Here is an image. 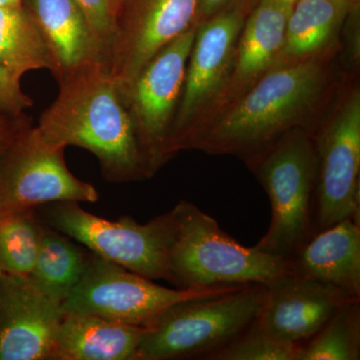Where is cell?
<instances>
[{"label": "cell", "mask_w": 360, "mask_h": 360, "mask_svg": "<svg viewBox=\"0 0 360 360\" xmlns=\"http://www.w3.org/2000/svg\"><path fill=\"white\" fill-rule=\"evenodd\" d=\"M236 0H200L198 18L206 20L229 9Z\"/></svg>", "instance_id": "83f0119b"}, {"label": "cell", "mask_w": 360, "mask_h": 360, "mask_svg": "<svg viewBox=\"0 0 360 360\" xmlns=\"http://www.w3.org/2000/svg\"><path fill=\"white\" fill-rule=\"evenodd\" d=\"M44 221L37 210L0 212V267L4 274L32 272Z\"/></svg>", "instance_id": "7402d4cb"}, {"label": "cell", "mask_w": 360, "mask_h": 360, "mask_svg": "<svg viewBox=\"0 0 360 360\" xmlns=\"http://www.w3.org/2000/svg\"><path fill=\"white\" fill-rule=\"evenodd\" d=\"M65 150L49 143L37 125L25 127L0 158V212L58 201L96 202L98 191L71 174Z\"/></svg>", "instance_id": "52a82bcc"}, {"label": "cell", "mask_w": 360, "mask_h": 360, "mask_svg": "<svg viewBox=\"0 0 360 360\" xmlns=\"http://www.w3.org/2000/svg\"><path fill=\"white\" fill-rule=\"evenodd\" d=\"M349 1H350V0H349Z\"/></svg>", "instance_id": "d6a6232c"}, {"label": "cell", "mask_w": 360, "mask_h": 360, "mask_svg": "<svg viewBox=\"0 0 360 360\" xmlns=\"http://www.w3.org/2000/svg\"><path fill=\"white\" fill-rule=\"evenodd\" d=\"M22 2L23 0H0V6H18Z\"/></svg>", "instance_id": "f1b7e54d"}, {"label": "cell", "mask_w": 360, "mask_h": 360, "mask_svg": "<svg viewBox=\"0 0 360 360\" xmlns=\"http://www.w3.org/2000/svg\"><path fill=\"white\" fill-rule=\"evenodd\" d=\"M0 60L18 80L39 70L58 77V63L51 47L23 2L0 6Z\"/></svg>", "instance_id": "d6986e66"}, {"label": "cell", "mask_w": 360, "mask_h": 360, "mask_svg": "<svg viewBox=\"0 0 360 360\" xmlns=\"http://www.w3.org/2000/svg\"><path fill=\"white\" fill-rule=\"evenodd\" d=\"M349 4V0H296L283 51L291 56H305L321 49L340 27Z\"/></svg>", "instance_id": "44dd1931"}, {"label": "cell", "mask_w": 360, "mask_h": 360, "mask_svg": "<svg viewBox=\"0 0 360 360\" xmlns=\"http://www.w3.org/2000/svg\"><path fill=\"white\" fill-rule=\"evenodd\" d=\"M63 316L61 304L27 276L0 277V360H52Z\"/></svg>", "instance_id": "4fadbf2b"}, {"label": "cell", "mask_w": 360, "mask_h": 360, "mask_svg": "<svg viewBox=\"0 0 360 360\" xmlns=\"http://www.w3.org/2000/svg\"><path fill=\"white\" fill-rule=\"evenodd\" d=\"M354 300L356 298L286 271L265 284L257 323L274 338L302 347L343 304Z\"/></svg>", "instance_id": "5bb4252c"}, {"label": "cell", "mask_w": 360, "mask_h": 360, "mask_svg": "<svg viewBox=\"0 0 360 360\" xmlns=\"http://www.w3.org/2000/svg\"><path fill=\"white\" fill-rule=\"evenodd\" d=\"M265 285L248 284L170 305L144 328L137 360L207 359L257 321Z\"/></svg>", "instance_id": "277c9868"}, {"label": "cell", "mask_w": 360, "mask_h": 360, "mask_svg": "<svg viewBox=\"0 0 360 360\" xmlns=\"http://www.w3.org/2000/svg\"><path fill=\"white\" fill-rule=\"evenodd\" d=\"M321 68L312 61L269 73L217 122L194 137L189 148L257 158L292 127L319 96Z\"/></svg>", "instance_id": "3957f363"}, {"label": "cell", "mask_w": 360, "mask_h": 360, "mask_svg": "<svg viewBox=\"0 0 360 360\" xmlns=\"http://www.w3.org/2000/svg\"><path fill=\"white\" fill-rule=\"evenodd\" d=\"M32 105V98L21 89L20 80L0 60V115H23Z\"/></svg>", "instance_id": "d4e9b609"}, {"label": "cell", "mask_w": 360, "mask_h": 360, "mask_svg": "<svg viewBox=\"0 0 360 360\" xmlns=\"http://www.w3.org/2000/svg\"><path fill=\"white\" fill-rule=\"evenodd\" d=\"M90 257L89 250L44 224L37 258L27 276L40 292L63 305L84 276Z\"/></svg>", "instance_id": "ac0fdd59"}, {"label": "cell", "mask_w": 360, "mask_h": 360, "mask_svg": "<svg viewBox=\"0 0 360 360\" xmlns=\"http://www.w3.org/2000/svg\"><path fill=\"white\" fill-rule=\"evenodd\" d=\"M288 264L291 274L360 300V224L345 219L315 232Z\"/></svg>", "instance_id": "9a60e30c"}, {"label": "cell", "mask_w": 360, "mask_h": 360, "mask_svg": "<svg viewBox=\"0 0 360 360\" xmlns=\"http://www.w3.org/2000/svg\"><path fill=\"white\" fill-rule=\"evenodd\" d=\"M44 224L85 246L97 257L151 281H167L165 213L141 224L131 217L103 219L75 201L37 208Z\"/></svg>", "instance_id": "8992f818"}, {"label": "cell", "mask_w": 360, "mask_h": 360, "mask_svg": "<svg viewBox=\"0 0 360 360\" xmlns=\"http://www.w3.org/2000/svg\"><path fill=\"white\" fill-rule=\"evenodd\" d=\"M360 300L343 304L300 347L297 360H359Z\"/></svg>", "instance_id": "603a6c76"}, {"label": "cell", "mask_w": 360, "mask_h": 360, "mask_svg": "<svg viewBox=\"0 0 360 360\" xmlns=\"http://www.w3.org/2000/svg\"><path fill=\"white\" fill-rule=\"evenodd\" d=\"M146 328L63 312L52 360H137Z\"/></svg>", "instance_id": "e0dca14e"}, {"label": "cell", "mask_w": 360, "mask_h": 360, "mask_svg": "<svg viewBox=\"0 0 360 360\" xmlns=\"http://www.w3.org/2000/svg\"><path fill=\"white\" fill-rule=\"evenodd\" d=\"M255 172L270 205L271 221L255 248L290 259L316 232V155L309 135L293 132L257 156Z\"/></svg>", "instance_id": "5b68a950"}, {"label": "cell", "mask_w": 360, "mask_h": 360, "mask_svg": "<svg viewBox=\"0 0 360 360\" xmlns=\"http://www.w3.org/2000/svg\"><path fill=\"white\" fill-rule=\"evenodd\" d=\"M59 92L41 113L40 134L52 146L86 149L106 181L127 184L155 175L122 85L105 63L85 66L58 82Z\"/></svg>", "instance_id": "6da1fadb"}, {"label": "cell", "mask_w": 360, "mask_h": 360, "mask_svg": "<svg viewBox=\"0 0 360 360\" xmlns=\"http://www.w3.org/2000/svg\"><path fill=\"white\" fill-rule=\"evenodd\" d=\"M4 270L1 269V267H0V277H1L2 276H4Z\"/></svg>", "instance_id": "1f68e13d"}, {"label": "cell", "mask_w": 360, "mask_h": 360, "mask_svg": "<svg viewBox=\"0 0 360 360\" xmlns=\"http://www.w3.org/2000/svg\"><path fill=\"white\" fill-rule=\"evenodd\" d=\"M243 26V11L236 7L201 21L200 25L196 23L195 37L170 141V158L179 153L182 142L193 129L196 115L224 84Z\"/></svg>", "instance_id": "7c38bea8"}, {"label": "cell", "mask_w": 360, "mask_h": 360, "mask_svg": "<svg viewBox=\"0 0 360 360\" xmlns=\"http://www.w3.org/2000/svg\"><path fill=\"white\" fill-rule=\"evenodd\" d=\"M300 347L274 338L257 321L226 347L210 355V360H297Z\"/></svg>", "instance_id": "cb8c5ba5"}, {"label": "cell", "mask_w": 360, "mask_h": 360, "mask_svg": "<svg viewBox=\"0 0 360 360\" xmlns=\"http://www.w3.org/2000/svg\"><path fill=\"white\" fill-rule=\"evenodd\" d=\"M276 1L281 2V4H284V6L292 7L293 4H295L296 0H276Z\"/></svg>", "instance_id": "f546056e"}, {"label": "cell", "mask_w": 360, "mask_h": 360, "mask_svg": "<svg viewBox=\"0 0 360 360\" xmlns=\"http://www.w3.org/2000/svg\"><path fill=\"white\" fill-rule=\"evenodd\" d=\"M30 124H32V118L26 113L20 115H0V158L15 137Z\"/></svg>", "instance_id": "4316f807"}, {"label": "cell", "mask_w": 360, "mask_h": 360, "mask_svg": "<svg viewBox=\"0 0 360 360\" xmlns=\"http://www.w3.org/2000/svg\"><path fill=\"white\" fill-rule=\"evenodd\" d=\"M316 155V231L345 219L360 224V97L354 94L322 131Z\"/></svg>", "instance_id": "8fae6325"}, {"label": "cell", "mask_w": 360, "mask_h": 360, "mask_svg": "<svg viewBox=\"0 0 360 360\" xmlns=\"http://www.w3.org/2000/svg\"><path fill=\"white\" fill-rule=\"evenodd\" d=\"M236 286L239 285L172 290L91 252L84 276L61 307L63 312L96 315L122 323L146 326L174 303Z\"/></svg>", "instance_id": "ba28073f"}, {"label": "cell", "mask_w": 360, "mask_h": 360, "mask_svg": "<svg viewBox=\"0 0 360 360\" xmlns=\"http://www.w3.org/2000/svg\"><path fill=\"white\" fill-rule=\"evenodd\" d=\"M165 217L167 281L179 290L265 285L288 271V260L241 245L193 202L179 201Z\"/></svg>", "instance_id": "7a4b0ae2"}, {"label": "cell", "mask_w": 360, "mask_h": 360, "mask_svg": "<svg viewBox=\"0 0 360 360\" xmlns=\"http://www.w3.org/2000/svg\"><path fill=\"white\" fill-rule=\"evenodd\" d=\"M292 7L276 0H262L246 22L239 40L236 75L248 79L266 70L283 51Z\"/></svg>", "instance_id": "ffe728a7"}, {"label": "cell", "mask_w": 360, "mask_h": 360, "mask_svg": "<svg viewBox=\"0 0 360 360\" xmlns=\"http://www.w3.org/2000/svg\"><path fill=\"white\" fill-rule=\"evenodd\" d=\"M111 6H112L113 14H115V9L117 8L118 4L122 2V0H110Z\"/></svg>", "instance_id": "4dcf8cb0"}, {"label": "cell", "mask_w": 360, "mask_h": 360, "mask_svg": "<svg viewBox=\"0 0 360 360\" xmlns=\"http://www.w3.org/2000/svg\"><path fill=\"white\" fill-rule=\"evenodd\" d=\"M200 0H122L113 14L108 68L129 84L144 65L198 20Z\"/></svg>", "instance_id": "30bf717a"}, {"label": "cell", "mask_w": 360, "mask_h": 360, "mask_svg": "<svg viewBox=\"0 0 360 360\" xmlns=\"http://www.w3.org/2000/svg\"><path fill=\"white\" fill-rule=\"evenodd\" d=\"M77 1L86 15L97 39L103 45L108 60L113 21L112 6L110 0H77Z\"/></svg>", "instance_id": "484cf974"}, {"label": "cell", "mask_w": 360, "mask_h": 360, "mask_svg": "<svg viewBox=\"0 0 360 360\" xmlns=\"http://www.w3.org/2000/svg\"><path fill=\"white\" fill-rule=\"evenodd\" d=\"M195 32L196 23L156 53L129 84H120L155 172L170 158V141Z\"/></svg>", "instance_id": "9c48e42d"}, {"label": "cell", "mask_w": 360, "mask_h": 360, "mask_svg": "<svg viewBox=\"0 0 360 360\" xmlns=\"http://www.w3.org/2000/svg\"><path fill=\"white\" fill-rule=\"evenodd\" d=\"M51 47L60 82L85 66L105 63L108 56L77 0H23Z\"/></svg>", "instance_id": "2e32d148"}]
</instances>
